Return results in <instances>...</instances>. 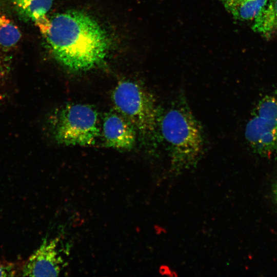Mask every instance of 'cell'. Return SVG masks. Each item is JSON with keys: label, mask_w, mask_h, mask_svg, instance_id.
I'll return each instance as SVG.
<instances>
[{"label": "cell", "mask_w": 277, "mask_h": 277, "mask_svg": "<svg viewBox=\"0 0 277 277\" xmlns=\"http://www.w3.org/2000/svg\"><path fill=\"white\" fill-rule=\"evenodd\" d=\"M102 136L106 147L124 151L134 147L137 134L131 124L114 110L104 115Z\"/></svg>", "instance_id": "cell-7"}, {"label": "cell", "mask_w": 277, "mask_h": 277, "mask_svg": "<svg viewBox=\"0 0 277 277\" xmlns=\"http://www.w3.org/2000/svg\"><path fill=\"white\" fill-rule=\"evenodd\" d=\"M16 11L35 23L47 17L53 0H10Z\"/></svg>", "instance_id": "cell-10"}, {"label": "cell", "mask_w": 277, "mask_h": 277, "mask_svg": "<svg viewBox=\"0 0 277 277\" xmlns=\"http://www.w3.org/2000/svg\"><path fill=\"white\" fill-rule=\"evenodd\" d=\"M274 193L275 197V200L277 202V183L276 184L274 189Z\"/></svg>", "instance_id": "cell-14"}, {"label": "cell", "mask_w": 277, "mask_h": 277, "mask_svg": "<svg viewBox=\"0 0 277 277\" xmlns=\"http://www.w3.org/2000/svg\"><path fill=\"white\" fill-rule=\"evenodd\" d=\"M54 58L73 71H85L104 63L110 42L105 30L79 11L58 13L36 25Z\"/></svg>", "instance_id": "cell-1"}, {"label": "cell", "mask_w": 277, "mask_h": 277, "mask_svg": "<svg viewBox=\"0 0 277 277\" xmlns=\"http://www.w3.org/2000/svg\"><path fill=\"white\" fill-rule=\"evenodd\" d=\"M232 17L240 22H250L257 17L268 0H220Z\"/></svg>", "instance_id": "cell-8"}, {"label": "cell", "mask_w": 277, "mask_h": 277, "mask_svg": "<svg viewBox=\"0 0 277 277\" xmlns=\"http://www.w3.org/2000/svg\"><path fill=\"white\" fill-rule=\"evenodd\" d=\"M52 133L55 141L61 145H94L101 133L98 112L88 104H67L56 112Z\"/></svg>", "instance_id": "cell-4"}, {"label": "cell", "mask_w": 277, "mask_h": 277, "mask_svg": "<svg viewBox=\"0 0 277 277\" xmlns=\"http://www.w3.org/2000/svg\"><path fill=\"white\" fill-rule=\"evenodd\" d=\"M21 37L18 27L7 16L0 14V46L12 48L19 42Z\"/></svg>", "instance_id": "cell-11"}, {"label": "cell", "mask_w": 277, "mask_h": 277, "mask_svg": "<svg viewBox=\"0 0 277 277\" xmlns=\"http://www.w3.org/2000/svg\"><path fill=\"white\" fill-rule=\"evenodd\" d=\"M245 135L256 153L266 156L277 155V93L259 101L246 126Z\"/></svg>", "instance_id": "cell-5"}, {"label": "cell", "mask_w": 277, "mask_h": 277, "mask_svg": "<svg viewBox=\"0 0 277 277\" xmlns=\"http://www.w3.org/2000/svg\"><path fill=\"white\" fill-rule=\"evenodd\" d=\"M115 110L134 127L145 147L155 150L160 142L159 120L162 110L153 94L142 85L123 80L111 94Z\"/></svg>", "instance_id": "cell-3"}, {"label": "cell", "mask_w": 277, "mask_h": 277, "mask_svg": "<svg viewBox=\"0 0 277 277\" xmlns=\"http://www.w3.org/2000/svg\"><path fill=\"white\" fill-rule=\"evenodd\" d=\"M159 130L175 168L193 165L202 155L203 129L184 96H179L164 112L161 111Z\"/></svg>", "instance_id": "cell-2"}, {"label": "cell", "mask_w": 277, "mask_h": 277, "mask_svg": "<svg viewBox=\"0 0 277 277\" xmlns=\"http://www.w3.org/2000/svg\"><path fill=\"white\" fill-rule=\"evenodd\" d=\"M58 239L45 238L40 246L30 256L23 266L24 276H58L63 261L57 251Z\"/></svg>", "instance_id": "cell-6"}, {"label": "cell", "mask_w": 277, "mask_h": 277, "mask_svg": "<svg viewBox=\"0 0 277 277\" xmlns=\"http://www.w3.org/2000/svg\"><path fill=\"white\" fill-rule=\"evenodd\" d=\"M5 72V68L3 63L0 60V78L4 75Z\"/></svg>", "instance_id": "cell-13"}, {"label": "cell", "mask_w": 277, "mask_h": 277, "mask_svg": "<svg viewBox=\"0 0 277 277\" xmlns=\"http://www.w3.org/2000/svg\"><path fill=\"white\" fill-rule=\"evenodd\" d=\"M22 268H20L16 263L0 261V276L18 275V273H21Z\"/></svg>", "instance_id": "cell-12"}, {"label": "cell", "mask_w": 277, "mask_h": 277, "mask_svg": "<svg viewBox=\"0 0 277 277\" xmlns=\"http://www.w3.org/2000/svg\"><path fill=\"white\" fill-rule=\"evenodd\" d=\"M252 28L266 38L277 37V0H268L253 21Z\"/></svg>", "instance_id": "cell-9"}]
</instances>
